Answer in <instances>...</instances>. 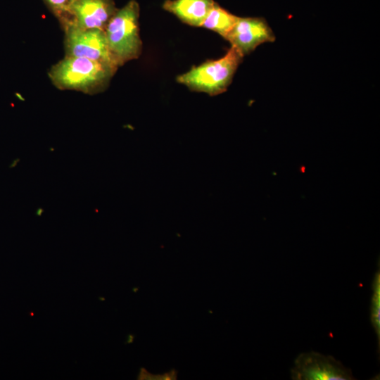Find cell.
Masks as SVG:
<instances>
[{"instance_id":"6","label":"cell","mask_w":380,"mask_h":380,"mask_svg":"<svg viewBox=\"0 0 380 380\" xmlns=\"http://www.w3.org/2000/svg\"><path fill=\"white\" fill-rule=\"evenodd\" d=\"M117 9L113 0H74L61 26L62 29L72 26L104 31Z\"/></svg>"},{"instance_id":"4","label":"cell","mask_w":380,"mask_h":380,"mask_svg":"<svg viewBox=\"0 0 380 380\" xmlns=\"http://www.w3.org/2000/svg\"><path fill=\"white\" fill-rule=\"evenodd\" d=\"M293 380H354L350 369L331 355L311 351L297 356L291 371Z\"/></svg>"},{"instance_id":"12","label":"cell","mask_w":380,"mask_h":380,"mask_svg":"<svg viewBox=\"0 0 380 380\" xmlns=\"http://www.w3.org/2000/svg\"><path fill=\"white\" fill-rule=\"evenodd\" d=\"M18 161H19V159H16L15 160L13 161L12 164L10 165V167H13L16 165Z\"/></svg>"},{"instance_id":"10","label":"cell","mask_w":380,"mask_h":380,"mask_svg":"<svg viewBox=\"0 0 380 380\" xmlns=\"http://www.w3.org/2000/svg\"><path fill=\"white\" fill-rule=\"evenodd\" d=\"M372 296L371 300L370 319L374 329L378 344V352L380 350V269L375 272L372 281Z\"/></svg>"},{"instance_id":"7","label":"cell","mask_w":380,"mask_h":380,"mask_svg":"<svg viewBox=\"0 0 380 380\" xmlns=\"http://www.w3.org/2000/svg\"><path fill=\"white\" fill-rule=\"evenodd\" d=\"M225 39L244 56L263 43L273 42L275 36L264 19L239 17Z\"/></svg>"},{"instance_id":"2","label":"cell","mask_w":380,"mask_h":380,"mask_svg":"<svg viewBox=\"0 0 380 380\" xmlns=\"http://www.w3.org/2000/svg\"><path fill=\"white\" fill-rule=\"evenodd\" d=\"M139 12L138 2L130 0L117 9L104 30L109 51L118 67L138 58L141 53Z\"/></svg>"},{"instance_id":"1","label":"cell","mask_w":380,"mask_h":380,"mask_svg":"<svg viewBox=\"0 0 380 380\" xmlns=\"http://www.w3.org/2000/svg\"><path fill=\"white\" fill-rule=\"evenodd\" d=\"M118 68L105 62L65 56L51 66L48 75L60 90H74L93 95L107 89Z\"/></svg>"},{"instance_id":"9","label":"cell","mask_w":380,"mask_h":380,"mask_svg":"<svg viewBox=\"0 0 380 380\" xmlns=\"http://www.w3.org/2000/svg\"><path fill=\"white\" fill-rule=\"evenodd\" d=\"M238 18L215 2L201 27L215 32L225 39L236 24Z\"/></svg>"},{"instance_id":"3","label":"cell","mask_w":380,"mask_h":380,"mask_svg":"<svg viewBox=\"0 0 380 380\" xmlns=\"http://www.w3.org/2000/svg\"><path fill=\"white\" fill-rule=\"evenodd\" d=\"M243 56L231 46L227 53L193 67L177 77V82L190 90L215 96L224 92L231 84Z\"/></svg>"},{"instance_id":"8","label":"cell","mask_w":380,"mask_h":380,"mask_svg":"<svg viewBox=\"0 0 380 380\" xmlns=\"http://www.w3.org/2000/svg\"><path fill=\"white\" fill-rule=\"evenodd\" d=\"M214 4L213 0H167L163 8L185 24L201 27Z\"/></svg>"},{"instance_id":"11","label":"cell","mask_w":380,"mask_h":380,"mask_svg":"<svg viewBox=\"0 0 380 380\" xmlns=\"http://www.w3.org/2000/svg\"><path fill=\"white\" fill-rule=\"evenodd\" d=\"M42 1L51 13L58 19L60 25H61L66 20L70 6L74 0Z\"/></svg>"},{"instance_id":"5","label":"cell","mask_w":380,"mask_h":380,"mask_svg":"<svg viewBox=\"0 0 380 380\" xmlns=\"http://www.w3.org/2000/svg\"><path fill=\"white\" fill-rule=\"evenodd\" d=\"M63 30L65 56L105 62L119 68L110 55L103 30L72 26Z\"/></svg>"}]
</instances>
